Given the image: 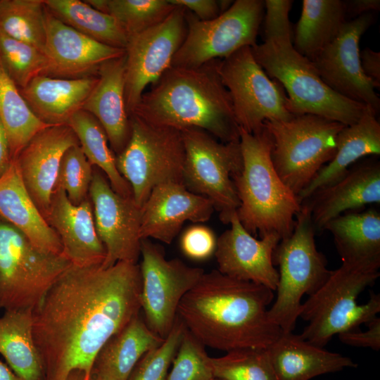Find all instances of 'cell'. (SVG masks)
<instances>
[{"label":"cell","instance_id":"cell-33","mask_svg":"<svg viewBox=\"0 0 380 380\" xmlns=\"http://www.w3.org/2000/svg\"><path fill=\"white\" fill-rule=\"evenodd\" d=\"M44 3L49 12L75 30L100 43L125 49L128 36L112 15L84 1L44 0Z\"/></svg>","mask_w":380,"mask_h":380},{"label":"cell","instance_id":"cell-16","mask_svg":"<svg viewBox=\"0 0 380 380\" xmlns=\"http://www.w3.org/2000/svg\"><path fill=\"white\" fill-rule=\"evenodd\" d=\"M97 234L106 249L101 266L118 262L138 263L141 255V208L132 196L118 194L97 169L89 190Z\"/></svg>","mask_w":380,"mask_h":380},{"label":"cell","instance_id":"cell-50","mask_svg":"<svg viewBox=\"0 0 380 380\" xmlns=\"http://www.w3.org/2000/svg\"><path fill=\"white\" fill-rule=\"evenodd\" d=\"M65 380H101L92 376L88 377L85 374L80 370L72 371L65 379Z\"/></svg>","mask_w":380,"mask_h":380},{"label":"cell","instance_id":"cell-11","mask_svg":"<svg viewBox=\"0 0 380 380\" xmlns=\"http://www.w3.org/2000/svg\"><path fill=\"white\" fill-rule=\"evenodd\" d=\"M185 149L182 184L208 198L223 224L239 207L233 178L242 168L239 141L222 142L198 128L181 130Z\"/></svg>","mask_w":380,"mask_h":380},{"label":"cell","instance_id":"cell-36","mask_svg":"<svg viewBox=\"0 0 380 380\" xmlns=\"http://www.w3.org/2000/svg\"><path fill=\"white\" fill-rule=\"evenodd\" d=\"M46 11L44 0H0V30L44 53Z\"/></svg>","mask_w":380,"mask_h":380},{"label":"cell","instance_id":"cell-42","mask_svg":"<svg viewBox=\"0 0 380 380\" xmlns=\"http://www.w3.org/2000/svg\"><path fill=\"white\" fill-rule=\"evenodd\" d=\"M185 329V325L177 315L172 329L163 342L141 357L127 380H164L177 353Z\"/></svg>","mask_w":380,"mask_h":380},{"label":"cell","instance_id":"cell-21","mask_svg":"<svg viewBox=\"0 0 380 380\" xmlns=\"http://www.w3.org/2000/svg\"><path fill=\"white\" fill-rule=\"evenodd\" d=\"M141 210V239L170 244L185 222H205L215 208L210 201L190 191L182 183L166 182L153 188Z\"/></svg>","mask_w":380,"mask_h":380},{"label":"cell","instance_id":"cell-4","mask_svg":"<svg viewBox=\"0 0 380 380\" xmlns=\"http://www.w3.org/2000/svg\"><path fill=\"white\" fill-rule=\"evenodd\" d=\"M264 3V40L251 50L270 78L286 89L289 110L293 115H317L344 125L357 122L369 106L333 91L321 80L312 62L293 47L289 21L293 1Z\"/></svg>","mask_w":380,"mask_h":380},{"label":"cell","instance_id":"cell-23","mask_svg":"<svg viewBox=\"0 0 380 380\" xmlns=\"http://www.w3.org/2000/svg\"><path fill=\"white\" fill-rule=\"evenodd\" d=\"M301 203L310 209L316 230L323 231L332 219L348 210L380 203V163L365 160L350 168L338 180L315 191Z\"/></svg>","mask_w":380,"mask_h":380},{"label":"cell","instance_id":"cell-46","mask_svg":"<svg viewBox=\"0 0 380 380\" xmlns=\"http://www.w3.org/2000/svg\"><path fill=\"white\" fill-rule=\"evenodd\" d=\"M362 70L376 85L380 87V53L365 47L360 53Z\"/></svg>","mask_w":380,"mask_h":380},{"label":"cell","instance_id":"cell-35","mask_svg":"<svg viewBox=\"0 0 380 380\" xmlns=\"http://www.w3.org/2000/svg\"><path fill=\"white\" fill-rule=\"evenodd\" d=\"M68 125L76 134L80 146L88 160L106 175L113 189L122 196H132L129 184L117 168L115 157L99 120L89 112L81 109L71 117Z\"/></svg>","mask_w":380,"mask_h":380},{"label":"cell","instance_id":"cell-1","mask_svg":"<svg viewBox=\"0 0 380 380\" xmlns=\"http://www.w3.org/2000/svg\"><path fill=\"white\" fill-rule=\"evenodd\" d=\"M138 263L71 265L32 312V334L45 380H65L75 370L88 377L94 358L141 310Z\"/></svg>","mask_w":380,"mask_h":380},{"label":"cell","instance_id":"cell-37","mask_svg":"<svg viewBox=\"0 0 380 380\" xmlns=\"http://www.w3.org/2000/svg\"><path fill=\"white\" fill-rule=\"evenodd\" d=\"M95 9L112 15L128 39L165 19L176 8L169 0H88Z\"/></svg>","mask_w":380,"mask_h":380},{"label":"cell","instance_id":"cell-41","mask_svg":"<svg viewBox=\"0 0 380 380\" xmlns=\"http://www.w3.org/2000/svg\"><path fill=\"white\" fill-rule=\"evenodd\" d=\"M164 380H212L210 356L201 343L186 328Z\"/></svg>","mask_w":380,"mask_h":380},{"label":"cell","instance_id":"cell-9","mask_svg":"<svg viewBox=\"0 0 380 380\" xmlns=\"http://www.w3.org/2000/svg\"><path fill=\"white\" fill-rule=\"evenodd\" d=\"M72 265L64 254L44 252L0 217V308L37 309Z\"/></svg>","mask_w":380,"mask_h":380},{"label":"cell","instance_id":"cell-6","mask_svg":"<svg viewBox=\"0 0 380 380\" xmlns=\"http://www.w3.org/2000/svg\"><path fill=\"white\" fill-rule=\"evenodd\" d=\"M380 261H342L324 284L302 303L300 316L308 322L300 334L323 348L335 335L357 329L380 312V294L370 292L369 300L358 305V296L380 275Z\"/></svg>","mask_w":380,"mask_h":380},{"label":"cell","instance_id":"cell-12","mask_svg":"<svg viewBox=\"0 0 380 380\" xmlns=\"http://www.w3.org/2000/svg\"><path fill=\"white\" fill-rule=\"evenodd\" d=\"M265 14L262 0H236L214 19L201 20L186 9L187 32L171 66L197 68L253 46Z\"/></svg>","mask_w":380,"mask_h":380},{"label":"cell","instance_id":"cell-25","mask_svg":"<svg viewBox=\"0 0 380 380\" xmlns=\"http://www.w3.org/2000/svg\"><path fill=\"white\" fill-rule=\"evenodd\" d=\"M277 380H310L357 367L350 357L315 346L292 332H281L267 348Z\"/></svg>","mask_w":380,"mask_h":380},{"label":"cell","instance_id":"cell-24","mask_svg":"<svg viewBox=\"0 0 380 380\" xmlns=\"http://www.w3.org/2000/svg\"><path fill=\"white\" fill-rule=\"evenodd\" d=\"M125 54L100 66L98 81L82 108L101 123L117 155L125 148L130 137L125 97Z\"/></svg>","mask_w":380,"mask_h":380},{"label":"cell","instance_id":"cell-22","mask_svg":"<svg viewBox=\"0 0 380 380\" xmlns=\"http://www.w3.org/2000/svg\"><path fill=\"white\" fill-rule=\"evenodd\" d=\"M89 198L72 204L65 191L54 187L46 220L61 242L63 254L72 265L84 267L101 265L106 249L95 227Z\"/></svg>","mask_w":380,"mask_h":380},{"label":"cell","instance_id":"cell-51","mask_svg":"<svg viewBox=\"0 0 380 380\" xmlns=\"http://www.w3.org/2000/svg\"><path fill=\"white\" fill-rule=\"evenodd\" d=\"M212 380H221V379H217V378H214V379H213Z\"/></svg>","mask_w":380,"mask_h":380},{"label":"cell","instance_id":"cell-28","mask_svg":"<svg viewBox=\"0 0 380 380\" xmlns=\"http://www.w3.org/2000/svg\"><path fill=\"white\" fill-rule=\"evenodd\" d=\"M376 116L369 107L357 122L342 128L337 137L335 156L298 194L300 202L318 189L338 180L361 158L380 154V124Z\"/></svg>","mask_w":380,"mask_h":380},{"label":"cell","instance_id":"cell-43","mask_svg":"<svg viewBox=\"0 0 380 380\" xmlns=\"http://www.w3.org/2000/svg\"><path fill=\"white\" fill-rule=\"evenodd\" d=\"M217 239L209 227L195 224L187 228L180 239V248L187 258L194 260H205L215 251Z\"/></svg>","mask_w":380,"mask_h":380},{"label":"cell","instance_id":"cell-15","mask_svg":"<svg viewBox=\"0 0 380 380\" xmlns=\"http://www.w3.org/2000/svg\"><path fill=\"white\" fill-rule=\"evenodd\" d=\"M185 13L184 8L176 6L163 21L129 37L125 75L129 115L134 111L146 87L155 83L171 67L186 34Z\"/></svg>","mask_w":380,"mask_h":380},{"label":"cell","instance_id":"cell-2","mask_svg":"<svg viewBox=\"0 0 380 380\" xmlns=\"http://www.w3.org/2000/svg\"><path fill=\"white\" fill-rule=\"evenodd\" d=\"M273 298L264 286L213 270L184 295L177 315L205 346L226 353L267 348L282 332L268 317Z\"/></svg>","mask_w":380,"mask_h":380},{"label":"cell","instance_id":"cell-18","mask_svg":"<svg viewBox=\"0 0 380 380\" xmlns=\"http://www.w3.org/2000/svg\"><path fill=\"white\" fill-rule=\"evenodd\" d=\"M229 224L230 228L217 239L214 254L217 270L232 278L260 284L274 291L279 273L272 257L281 238L270 234L256 239L243 227L236 212Z\"/></svg>","mask_w":380,"mask_h":380},{"label":"cell","instance_id":"cell-19","mask_svg":"<svg viewBox=\"0 0 380 380\" xmlns=\"http://www.w3.org/2000/svg\"><path fill=\"white\" fill-rule=\"evenodd\" d=\"M44 53L48 63L45 75L80 79L97 76L103 63L124 56L125 49L100 43L82 34L46 9Z\"/></svg>","mask_w":380,"mask_h":380},{"label":"cell","instance_id":"cell-39","mask_svg":"<svg viewBox=\"0 0 380 380\" xmlns=\"http://www.w3.org/2000/svg\"><path fill=\"white\" fill-rule=\"evenodd\" d=\"M0 61L19 89L32 79L45 75L48 63L44 53L34 46L0 30Z\"/></svg>","mask_w":380,"mask_h":380},{"label":"cell","instance_id":"cell-17","mask_svg":"<svg viewBox=\"0 0 380 380\" xmlns=\"http://www.w3.org/2000/svg\"><path fill=\"white\" fill-rule=\"evenodd\" d=\"M375 20L373 13L348 20L337 37L313 60L321 80L337 94L370 107L377 115L380 99L364 73L359 47L362 35Z\"/></svg>","mask_w":380,"mask_h":380},{"label":"cell","instance_id":"cell-47","mask_svg":"<svg viewBox=\"0 0 380 380\" xmlns=\"http://www.w3.org/2000/svg\"><path fill=\"white\" fill-rule=\"evenodd\" d=\"M344 3L348 20L380 10L379 0H348Z\"/></svg>","mask_w":380,"mask_h":380},{"label":"cell","instance_id":"cell-32","mask_svg":"<svg viewBox=\"0 0 380 380\" xmlns=\"http://www.w3.org/2000/svg\"><path fill=\"white\" fill-rule=\"evenodd\" d=\"M32 311H5L0 317V353L23 380H45L32 334Z\"/></svg>","mask_w":380,"mask_h":380},{"label":"cell","instance_id":"cell-26","mask_svg":"<svg viewBox=\"0 0 380 380\" xmlns=\"http://www.w3.org/2000/svg\"><path fill=\"white\" fill-rule=\"evenodd\" d=\"M0 217L21 232L37 248L63 254L58 236L32 199L15 160L0 177Z\"/></svg>","mask_w":380,"mask_h":380},{"label":"cell","instance_id":"cell-29","mask_svg":"<svg viewBox=\"0 0 380 380\" xmlns=\"http://www.w3.org/2000/svg\"><path fill=\"white\" fill-rule=\"evenodd\" d=\"M139 315L101 347L94 358L91 376L101 380H127L141 357L163 342Z\"/></svg>","mask_w":380,"mask_h":380},{"label":"cell","instance_id":"cell-49","mask_svg":"<svg viewBox=\"0 0 380 380\" xmlns=\"http://www.w3.org/2000/svg\"><path fill=\"white\" fill-rule=\"evenodd\" d=\"M0 380H23L11 369L0 361Z\"/></svg>","mask_w":380,"mask_h":380},{"label":"cell","instance_id":"cell-8","mask_svg":"<svg viewBox=\"0 0 380 380\" xmlns=\"http://www.w3.org/2000/svg\"><path fill=\"white\" fill-rule=\"evenodd\" d=\"M271 160L281 181L297 196L335 156L344 125L315 114L267 120Z\"/></svg>","mask_w":380,"mask_h":380},{"label":"cell","instance_id":"cell-45","mask_svg":"<svg viewBox=\"0 0 380 380\" xmlns=\"http://www.w3.org/2000/svg\"><path fill=\"white\" fill-rule=\"evenodd\" d=\"M175 6L191 11L201 20H210L221 14L218 1L215 0H169Z\"/></svg>","mask_w":380,"mask_h":380},{"label":"cell","instance_id":"cell-30","mask_svg":"<svg viewBox=\"0 0 380 380\" xmlns=\"http://www.w3.org/2000/svg\"><path fill=\"white\" fill-rule=\"evenodd\" d=\"M347 21L344 1L303 0L293 47L312 61L337 37Z\"/></svg>","mask_w":380,"mask_h":380},{"label":"cell","instance_id":"cell-10","mask_svg":"<svg viewBox=\"0 0 380 380\" xmlns=\"http://www.w3.org/2000/svg\"><path fill=\"white\" fill-rule=\"evenodd\" d=\"M130 137L115 157L116 166L141 208L156 186L182 183L185 149L181 130L129 115Z\"/></svg>","mask_w":380,"mask_h":380},{"label":"cell","instance_id":"cell-7","mask_svg":"<svg viewBox=\"0 0 380 380\" xmlns=\"http://www.w3.org/2000/svg\"><path fill=\"white\" fill-rule=\"evenodd\" d=\"M315 228L308 205L301 203L291 236L281 239L273 253L279 266L277 297L268 310L269 319L282 332H292L301 310V299L316 292L332 270L315 244Z\"/></svg>","mask_w":380,"mask_h":380},{"label":"cell","instance_id":"cell-5","mask_svg":"<svg viewBox=\"0 0 380 380\" xmlns=\"http://www.w3.org/2000/svg\"><path fill=\"white\" fill-rule=\"evenodd\" d=\"M242 168L234 178L239 200L236 210L253 236L270 234L281 240L291 235L301 202L281 179L271 160L272 141L265 125L255 133L239 128Z\"/></svg>","mask_w":380,"mask_h":380},{"label":"cell","instance_id":"cell-27","mask_svg":"<svg viewBox=\"0 0 380 380\" xmlns=\"http://www.w3.org/2000/svg\"><path fill=\"white\" fill-rule=\"evenodd\" d=\"M97 81L98 75L63 79L42 75L20 91L42 122L51 126L68 125L71 117L82 109Z\"/></svg>","mask_w":380,"mask_h":380},{"label":"cell","instance_id":"cell-14","mask_svg":"<svg viewBox=\"0 0 380 380\" xmlns=\"http://www.w3.org/2000/svg\"><path fill=\"white\" fill-rule=\"evenodd\" d=\"M140 257L141 310L148 327L165 339L173 327L180 301L205 272L179 258L166 259L163 246L148 239L141 240Z\"/></svg>","mask_w":380,"mask_h":380},{"label":"cell","instance_id":"cell-13","mask_svg":"<svg viewBox=\"0 0 380 380\" xmlns=\"http://www.w3.org/2000/svg\"><path fill=\"white\" fill-rule=\"evenodd\" d=\"M217 69L229 91L239 128L255 133L267 120H286L294 115L287 108L283 88L257 63L251 46L218 59Z\"/></svg>","mask_w":380,"mask_h":380},{"label":"cell","instance_id":"cell-34","mask_svg":"<svg viewBox=\"0 0 380 380\" xmlns=\"http://www.w3.org/2000/svg\"><path fill=\"white\" fill-rule=\"evenodd\" d=\"M0 120L7 134L12 160L16 159L34 135L51 126L33 113L1 61Z\"/></svg>","mask_w":380,"mask_h":380},{"label":"cell","instance_id":"cell-44","mask_svg":"<svg viewBox=\"0 0 380 380\" xmlns=\"http://www.w3.org/2000/svg\"><path fill=\"white\" fill-rule=\"evenodd\" d=\"M367 329L365 331L357 329L339 334L340 341L346 345L369 348L375 350L380 348V318L374 319L367 324Z\"/></svg>","mask_w":380,"mask_h":380},{"label":"cell","instance_id":"cell-48","mask_svg":"<svg viewBox=\"0 0 380 380\" xmlns=\"http://www.w3.org/2000/svg\"><path fill=\"white\" fill-rule=\"evenodd\" d=\"M12 161L7 134L0 120V177L8 170Z\"/></svg>","mask_w":380,"mask_h":380},{"label":"cell","instance_id":"cell-31","mask_svg":"<svg viewBox=\"0 0 380 380\" xmlns=\"http://www.w3.org/2000/svg\"><path fill=\"white\" fill-rule=\"evenodd\" d=\"M342 261H380V213H346L327 223Z\"/></svg>","mask_w":380,"mask_h":380},{"label":"cell","instance_id":"cell-3","mask_svg":"<svg viewBox=\"0 0 380 380\" xmlns=\"http://www.w3.org/2000/svg\"><path fill=\"white\" fill-rule=\"evenodd\" d=\"M217 61L197 68L171 66L143 94L131 115L179 130L201 129L222 142L239 141V127Z\"/></svg>","mask_w":380,"mask_h":380},{"label":"cell","instance_id":"cell-20","mask_svg":"<svg viewBox=\"0 0 380 380\" xmlns=\"http://www.w3.org/2000/svg\"><path fill=\"white\" fill-rule=\"evenodd\" d=\"M80 145L68 125L48 127L34 135L15 160L23 183L46 219L61 159L70 147Z\"/></svg>","mask_w":380,"mask_h":380},{"label":"cell","instance_id":"cell-38","mask_svg":"<svg viewBox=\"0 0 380 380\" xmlns=\"http://www.w3.org/2000/svg\"><path fill=\"white\" fill-rule=\"evenodd\" d=\"M215 378L221 380H277L267 348H241L210 357Z\"/></svg>","mask_w":380,"mask_h":380},{"label":"cell","instance_id":"cell-40","mask_svg":"<svg viewBox=\"0 0 380 380\" xmlns=\"http://www.w3.org/2000/svg\"><path fill=\"white\" fill-rule=\"evenodd\" d=\"M92 166L80 145L69 148L61 159L54 187L62 188L72 204H80L88 198Z\"/></svg>","mask_w":380,"mask_h":380}]
</instances>
